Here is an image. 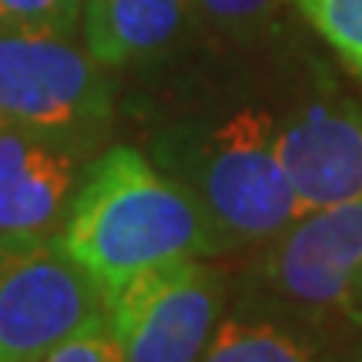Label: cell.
<instances>
[{
	"mask_svg": "<svg viewBox=\"0 0 362 362\" xmlns=\"http://www.w3.org/2000/svg\"><path fill=\"white\" fill-rule=\"evenodd\" d=\"M61 242L104 292L168 262L232 252L205 205L131 144L88 161Z\"/></svg>",
	"mask_w": 362,
	"mask_h": 362,
	"instance_id": "obj_1",
	"label": "cell"
},
{
	"mask_svg": "<svg viewBox=\"0 0 362 362\" xmlns=\"http://www.w3.org/2000/svg\"><path fill=\"white\" fill-rule=\"evenodd\" d=\"M148 158L205 205L232 252L269 245L305 215L269 107L238 104L171 121L151 138Z\"/></svg>",
	"mask_w": 362,
	"mask_h": 362,
	"instance_id": "obj_2",
	"label": "cell"
},
{
	"mask_svg": "<svg viewBox=\"0 0 362 362\" xmlns=\"http://www.w3.org/2000/svg\"><path fill=\"white\" fill-rule=\"evenodd\" d=\"M362 272V198L315 208L262 245L238 296L279 309L329 336L362 332L356 282Z\"/></svg>",
	"mask_w": 362,
	"mask_h": 362,
	"instance_id": "obj_3",
	"label": "cell"
},
{
	"mask_svg": "<svg viewBox=\"0 0 362 362\" xmlns=\"http://www.w3.org/2000/svg\"><path fill=\"white\" fill-rule=\"evenodd\" d=\"M115 117V78L74 34L0 30V128L98 148Z\"/></svg>",
	"mask_w": 362,
	"mask_h": 362,
	"instance_id": "obj_4",
	"label": "cell"
},
{
	"mask_svg": "<svg viewBox=\"0 0 362 362\" xmlns=\"http://www.w3.org/2000/svg\"><path fill=\"white\" fill-rule=\"evenodd\" d=\"M98 319L107 292L61 235L0 242V362H40Z\"/></svg>",
	"mask_w": 362,
	"mask_h": 362,
	"instance_id": "obj_5",
	"label": "cell"
},
{
	"mask_svg": "<svg viewBox=\"0 0 362 362\" xmlns=\"http://www.w3.org/2000/svg\"><path fill=\"white\" fill-rule=\"evenodd\" d=\"M228 309V275L208 259H178L107 292L124 362H202Z\"/></svg>",
	"mask_w": 362,
	"mask_h": 362,
	"instance_id": "obj_6",
	"label": "cell"
},
{
	"mask_svg": "<svg viewBox=\"0 0 362 362\" xmlns=\"http://www.w3.org/2000/svg\"><path fill=\"white\" fill-rule=\"evenodd\" d=\"M279 155L305 215L362 198V104L312 90L279 115Z\"/></svg>",
	"mask_w": 362,
	"mask_h": 362,
	"instance_id": "obj_7",
	"label": "cell"
},
{
	"mask_svg": "<svg viewBox=\"0 0 362 362\" xmlns=\"http://www.w3.org/2000/svg\"><path fill=\"white\" fill-rule=\"evenodd\" d=\"M90 148L0 128V242L61 235Z\"/></svg>",
	"mask_w": 362,
	"mask_h": 362,
	"instance_id": "obj_8",
	"label": "cell"
},
{
	"mask_svg": "<svg viewBox=\"0 0 362 362\" xmlns=\"http://www.w3.org/2000/svg\"><path fill=\"white\" fill-rule=\"evenodd\" d=\"M192 0H84L81 34L111 71L155 64L192 30Z\"/></svg>",
	"mask_w": 362,
	"mask_h": 362,
	"instance_id": "obj_9",
	"label": "cell"
},
{
	"mask_svg": "<svg viewBox=\"0 0 362 362\" xmlns=\"http://www.w3.org/2000/svg\"><path fill=\"white\" fill-rule=\"evenodd\" d=\"M339 336L298 322L279 309L238 296L225 309L202 362H359L362 352L342 356Z\"/></svg>",
	"mask_w": 362,
	"mask_h": 362,
	"instance_id": "obj_10",
	"label": "cell"
},
{
	"mask_svg": "<svg viewBox=\"0 0 362 362\" xmlns=\"http://www.w3.org/2000/svg\"><path fill=\"white\" fill-rule=\"evenodd\" d=\"M292 0H192L194 30L218 44L245 47L269 37Z\"/></svg>",
	"mask_w": 362,
	"mask_h": 362,
	"instance_id": "obj_11",
	"label": "cell"
},
{
	"mask_svg": "<svg viewBox=\"0 0 362 362\" xmlns=\"http://www.w3.org/2000/svg\"><path fill=\"white\" fill-rule=\"evenodd\" d=\"M319 37L362 78V0H292Z\"/></svg>",
	"mask_w": 362,
	"mask_h": 362,
	"instance_id": "obj_12",
	"label": "cell"
},
{
	"mask_svg": "<svg viewBox=\"0 0 362 362\" xmlns=\"http://www.w3.org/2000/svg\"><path fill=\"white\" fill-rule=\"evenodd\" d=\"M84 0H0V30L78 34Z\"/></svg>",
	"mask_w": 362,
	"mask_h": 362,
	"instance_id": "obj_13",
	"label": "cell"
},
{
	"mask_svg": "<svg viewBox=\"0 0 362 362\" xmlns=\"http://www.w3.org/2000/svg\"><path fill=\"white\" fill-rule=\"evenodd\" d=\"M40 362H124V356H121V342L111 329V319H98L71 339H64Z\"/></svg>",
	"mask_w": 362,
	"mask_h": 362,
	"instance_id": "obj_14",
	"label": "cell"
},
{
	"mask_svg": "<svg viewBox=\"0 0 362 362\" xmlns=\"http://www.w3.org/2000/svg\"><path fill=\"white\" fill-rule=\"evenodd\" d=\"M356 312L362 315V272H359V282H356Z\"/></svg>",
	"mask_w": 362,
	"mask_h": 362,
	"instance_id": "obj_15",
	"label": "cell"
},
{
	"mask_svg": "<svg viewBox=\"0 0 362 362\" xmlns=\"http://www.w3.org/2000/svg\"><path fill=\"white\" fill-rule=\"evenodd\" d=\"M359 362H362V359H359Z\"/></svg>",
	"mask_w": 362,
	"mask_h": 362,
	"instance_id": "obj_16",
	"label": "cell"
}]
</instances>
